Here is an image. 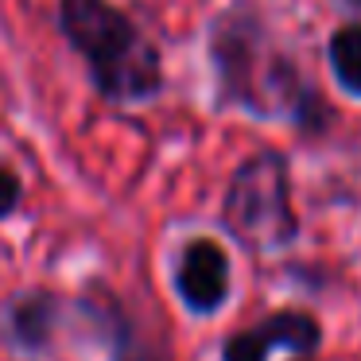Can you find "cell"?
Instances as JSON below:
<instances>
[{"instance_id":"6da1fadb","label":"cell","mask_w":361,"mask_h":361,"mask_svg":"<svg viewBox=\"0 0 361 361\" xmlns=\"http://www.w3.org/2000/svg\"><path fill=\"white\" fill-rule=\"evenodd\" d=\"M210 63L218 74V105L249 109L257 117H291L307 133L326 125L330 109L303 86L295 63L276 47L264 20L249 4H233L214 20Z\"/></svg>"},{"instance_id":"7a4b0ae2","label":"cell","mask_w":361,"mask_h":361,"mask_svg":"<svg viewBox=\"0 0 361 361\" xmlns=\"http://www.w3.org/2000/svg\"><path fill=\"white\" fill-rule=\"evenodd\" d=\"M59 32L86 63L94 90L113 105L152 102L164 90V63L128 12L109 0H59Z\"/></svg>"},{"instance_id":"3957f363","label":"cell","mask_w":361,"mask_h":361,"mask_svg":"<svg viewBox=\"0 0 361 361\" xmlns=\"http://www.w3.org/2000/svg\"><path fill=\"white\" fill-rule=\"evenodd\" d=\"M221 221L229 237L252 252L283 249L295 237L299 221L291 210L288 159L280 152H257L237 167L221 202Z\"/></svg>"},{"instance_id":"277c9868","label":"cell","mask_w":361,"mask_h":361,"mask_svg":"<svg viewBox=\"0 0 361 361\" xmlns=\"http://www.w3.org/2000/svg\"><path fill=\"white\" fill-rule=\"evenodd\" d=\"M63 319V295L51 288H20L0 307V338L20 357H43L51 353Z\"/></svg>"},{"instance_id":"5b68a950","label":"cell","mask_w":361,"mask_h":361,"mask_svg":"<svg viewBox=\"0 0 361 361\" xmlns=\"http://www.w3.org/2000/svg\"><path fill=\"white\" fill-rule=\"evenodd\" d=\"M175 291L190 314H214L229 299V257L218 241L195 237L179 252L175 264Z\"/></svg>"},{"instance_id":"8992f818","label":"cell","mask_w":361,"mask_h":361,"mask_svg":"<svg viewBox=\"0 0 361 361\" xmlns=\"http://www.w3.org/2000/svg\"><path fill=\"white\" fill-rule=\"evenodd\" d=\"M319 342H322V330L307 311H276L264 322H257V326L237 330L221 345V361H268L272 350L314 353Z\"/></svg>"},{"instance_id":"52a82bcc","label":"cell","mask_w":361,"mask_h":361,"mask_svg":"<svg viewBox=\"0 0 361 361\" xmlns=\"http://www.w3.org/2000/svg\"><path fill=\"white\" fill-rule=\"evenodd\" d=\"M330 71H334L338 86L361 97V24L338 27L330 39Z\"/></svg>"},{"instance_id":"ba28073f","label":"cell","mask_w":361,"mask_h":361,"mask_svg":"<svg viewBox=\"0 0 361 361\" xmlns=\"http://www.w3.org/2000/svg\"><path fill=\"white\" fill-rule=\"evenodd\" d=\"M20 202H24V183L8 164H0V221H8L20 210Z\"/></svg>"},{"instance_id":"9c48e42d","label":"cell","mask_w":361,"mask_h":361,"mask_svg":"<svg viewBox=\"0 0 361 361\" xmlns=\"http://www.w3.org/2000/svg\"><path fill=\"white\" fill-rule=\"evenodd\" d=\"M113 361H156V353L140 350V345H136V338L128 334V338H121V342L113 345Z\"/></svg>"},{"instance_id":"30bf717a","label":"cell","mask_w":361,"mask_h":361,"mask_svg":"<svg viewBox=\"0 0 361 361\" xmlns=\"http://www.w3.org/2000/svg\"><path fill=\"white\" fill-rule=\"evenodd\" d=\"M345 4H350L353 12H361V0H345Z\"/></svg>"}]
</instances>
